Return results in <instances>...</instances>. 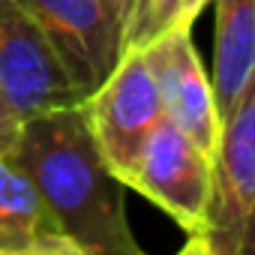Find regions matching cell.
Wrapping results in <instances>:
<instances>
[{
    "label": "cell",
    "mask_w": 255,
    "mask_h": 255,
    "mask_svg": "<svg viewBox=\"0 0 255 255\" xmlns=\"http://www.w3.org/2000/svg\"><path fill=\"white\" fill-rule=\"evenodd\" d=\"M123 186H132L162 207L186 234L183 252H195L207 231V207L213 189V162L177 126L162 117L141 141Z\"/></svg>",
    "instance_id": "obj_2"
},
{
    "label": "cell",
    "mask_w": 255,
    "mask_h": 255,
    "mask_svg": "<svg viewBox=\"0 0 255 255\" xmlns=\"http://www.w3.org/2000/svg\"><path fill=\"white\" fill-rule=\"evenodd\" d=\"M15 156L78 255L141 252L126 222V186L99 153L81 105L24 120Z\"/></svg>",
    "instance_id": "obj_1"
},
{
    "label": "cell",
    "mask_w": 255,
    "mask_h": 255,
    "mask_svg": "<svg viewBox=\"0 0 255 255\" xmlns=\"http://www.w3.org/2000/svg\"><path fill=\"white\" fill-rule=\"evenodd\" d=\"M255 75V0H216L213 96L219 117L231 111Z\"/></svg>",
    "instance_id": "obj_9"
},
{
    "label": "cell",
    "mask_w": 255,
    "mask_h": 255,
    "mask_svg": "<svg viewBox=\"0 0 255 255\" xmlns=\"http://www.w3.org/2000/svg\"><path fill=\"white\" fill-rule=\"evenodd\" d=\"M210 3V0H183V21L186 24H192L198 15H201V9Z\"/></svg>",
    "instance_id": "obj_12"
},
{
    "label": "cell",
    "mask_w": 255,
    "mask_h": 255,
    "mask_svg": "<svg viewBox=\"0 0 255 255\" xmlns=\"http://www.w3.org/2000/svg\"><path fill=\"white\" fill-rule=\"evenodd\" d=\"M105 3H108L111 12L120 18V24L126 27V18H129V12H132V0H105Z\"/></svg>",
    "instance_id": "obj_13"
},
{
    "label": "cell",
    "mask_w": 255,
    "mask_h": 255,
    "mask_svg": "<svg viewBox=\"0 0 255 255\" xmlns=\"http://www.w3.org/2000/svg\"><path fill=\"white\" fill-rule=\"evenodd\" d=\"M0 255H78L15 153H0Z\"/></svg>",
    "instance_id": "obj_8"
},
{
    "label": "cell",
    "mask_w": 255,
    "mask_h": 255,
    "mask_svg": "<svg viewBox=\"0 0 255 255\" xmlns=\"http://www.w3.org/2000/svg\"><path fill=\"white\" fill-rule=\"evenodd\" d=\"M0 87L21 120L84 102L54 45L15 0H0Z\"/></svg>",
    "instance_id": "obj_5"
},
{
    "label": "cell",
    "mask_w": 255,
    "mask_h": 255,
    "mask_svg": "<svg viewBox=\"0 0 255 255\" xmlns=\"http://www.w3.org/2000/svg\"><path fill=\"white\" fill-rule=\"evenodd\" d=\"M81 108L99 153L123 180L147 132L165 117L162 96L144 51H126L108 78L81 102Z\"/></svg>",
    "instance_id": "obj_4"
},
{
    "label": "cell",
    "mask_w": 255,
    "mask_h": 255,
    "mask_svg": "<svg viewBox=\"0 0 255 255\" xmlns=\"http://www.w3.org/2000/svg\"><path fill=\"white\" fill-rule=\"evenodd\" d=\"M240 255H255V210H252V219H249V228H246V237H243V249Z\"/></svg>",
    "instance_id": "obj_14"
},
{
    "label": "cell",
    "mask_w": 255,
    "mask_h": 255,
    "mask_svg": "<svg viewBox=\"0 0 255 255\" xmlns=\"http://www.w3.org/2000/svg\"><path fill=\"white\" fill-rule=\"evenodd\" d=\"M207 231L198 255H240L255 210V75L222 117L213 153Z\"/></svg>",
    "instance_id": "obj_3"
},
{
    "label": "cell",
    "mask_w": 255,
    "mask_h": 255,
    "mask_svg": "<svg viewBox=\"0 0 255 255\" xmlns=\"http://www.w3.org/2000/svg\"><path fill=\"white\" fill-rule=\"evenodd\" d=\"M186 24L183 21V0H132V12L123 27V54L144 51L168 30ZM192 27V24H189Z\"/></svg>",
    "instance_id": "obj_10"
},
{
    "label": "cell",
    "mask_w": 255,
    "mask_h": 255,
    "mask_svg": "<svg viewBox=\"0 0 255 255\" xmlns=\"http://www.w3.org/2000/svg\"><path fill=\"white\" fill-rule=\"evenodd\" d=\"M144 57L156 78L165 117L213 159L222 132V117L216 108L210 75L195 51L192 27L180 24L168 30L162 39L144 48Z\"/></svg>",
    "instance_id": "obj_7"
},
{
    "label": "cell",
    "mask_w": 255,
    "mask_h": 255,
    "mask_svg": "<svg viewBox=\"0 0 255 255\" xmlns=\"http://www.w3.org/2000/svg\"><path fill=\"white\" fill-rule=\"evenodd\" d=\"M39 24L87 99L123 57V24L105 0H15Z\"/></svg>",
    "instance_id": "obj_6"
},
{
    "label": "cell",
    "mask_w": 255,
    "mask_h": 255,
    "mask_svg": "<svg viewBox=\"0 0 255 255\" xmlns=\"http://www.w3.org/2000/svg\"><path fill=\"white\" fill-rule=\"evenodd\" d=\"M21 117L15 114L12 102L6 99L3 87H0V153H15L18 138H21Z\"/></svg>",
    "instance_id": "obj_11"
}]
</instances>
